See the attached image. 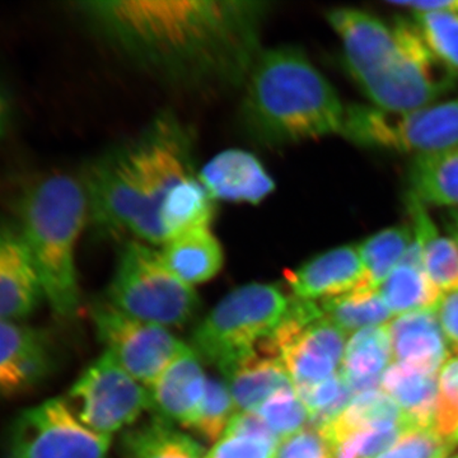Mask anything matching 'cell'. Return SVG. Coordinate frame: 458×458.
I'll use <instances>...</instances> for the list:
<instances>
[{
	"label": "cell",
	"instance_id": "6da1fadb",
	"mask_svg": "<svg viewBox=\"0 0 458 458\" xmlns=\"http://www.w3.org/2000/svg\"><path fill=\"white\" fill-rule=\"evenodd\" d=\"M270 3L262 0L80 2L75 12L106 44L165 82L189 89L245 84L260 55Z\"/></svg>",
	"mask_w": 458,
	"mask_h": 458
},
{
	"label": "cell",
	"instance_id": "7a4b0ae2",
	"mask_svg": "<svg viewBox=\"0 0 458 458\" xmlns=\"http://www.w3.org/2000/svg\"><path fill=\"white\" fill-rule=\"evenodd\" d=\"M198 174L192 132L176 114H157L138 137L90 164L82 180L87 225L99 238L131 234L147 245L164 246L165 210L181 186Z\"/></svg>",
	"mask_w": 458,
	"mask_h": 458
},
{
	"label": "cell",
	"instance_id": "3957f363",
	"mask_svg": "<svg viewBox=\"0 0 458 458\" xmlns=\"http://www.w3.org/2000/svg\"><path fill=\"white\" fill-rule=\"evenodd\" d=\"M327 17L342 41L346 71L373 107L408 113L456 89L457 75L433 55L412 21L387 25L354 8H335Z\"/></svg>",
	"mask_w": 458,
	"mask_h": 458
},
{
	"label": "cell",
	"instance_id": "277c9868",
	"mask_svg": "<svg viewBox=\"0 0 458 458\" xmlns=\"http://www.w3.org/2000/svg\"><path fill=\"white\" fill-rule=\"evenodd\" d=\"M243 89L241 123L262 146L342 134L346 106L333 84L297 47L262 50Z\"/></svg>",
	"mask_w": 458,
	"mask_h": 458
},
{
	"label": "cell",
	"instance_id": "5b68a950",
	"mask_svg": "<svg viewBox=\"0 0 458 458\" xmlns=\"http://www.w3.org/2000/svg\"><path fill=\"white\" fill-rule=\"evenodd\" d=\"M20 218L45 300L60 318H73L81 302L75 249L89 222L83 181L62 174L38 181L23 195Z\"/></svg>",
	"mask_w": 458,
	"mask_h": 458
},
{
	"label": "cell",
	"instance_id": "8992f818",
	"mask_svg": "<svg viewBox=\"0 0 458 458\" xmlns=\"http://www.w3.org/2000/svg\"><path fill=\"white\" fill-rule=\"evenodd\" d=\"M291 297L279 286L251 283L234 289L195 328L191 348L222 373L269 339L288 312Z\"/></svg>",
	"mask_w": 458,
	"mask_h": 458
},
{
	"label": "cell",
	"instance_id": "52a82bcc",
	"mask_svg": "<svg viewBox=\"0 0 458 458\" xmlns=\"http://www.w3.org/2000/svg\"><path fill=\"white\" fill-rule=\"evenodd\" d=\"M107 302L125 315L165 328L188 324L200 307L197 291L171 273L158 250L137 240L128 241L120 251Z\"/></svg>",
	"mask_w": 458,
	"mask_h": 458
},
{
	"label": "cell",
	"instance_id": "ba28073f",
	"mask_svg": "<svg viewBox=\"0 0 458 458\" xmlns=\"http://www.w3.org/2000/svg\"><path fill=\"white\" fill-rule=\"evenodd\" d=\"M342 135L360 147L414 157L443 152L458 146V98L399 114L351 105Z\"/></svg>",
	"mask_w": 458,
	"mask_h": 458
},
{
	"label": "cell",
	"instance_id": "9c48e42d",
	"mask_svg": "<svg viewBox=\"0 0 458 458\" xmlns=\"http://www.w3.org/2000/svg\"><path fill=\"white\" fill-rule=\"evenodd\" d=\"M345 337L315 301L291 297L288 312L270 342L291 376L295 393H300L337 372Z\"/></svg>",
	"mask_w": 458,
	"mask_h": 458
},
{
	"label": "cell",
	"instance_id": "30bf717a",
	"mask_svg": "<svg viewBox=\"0 0 458 458\" xmlns=\"http://www.w3.org/2000/svg\"><path fill=\"white\" fill-rule=\"evenodd\" d=\"M65 400L84 426L107 437L134 426L150 409L149 390L107 352L84 369Z\"/></svg>",
	"mask_w": 458,
	"mask_h": 458
},
{
	"label": "cell",
	"instance_id": "8fae6325",
	"mask_svg": "<svg viewBox=\"0 0 458 458\" xmlns=\"http://www.w3.org/2000/svg\"><path fill=\"white\" fill-rule=\"evenodd\" d=\"M111 437L93 432L64 399L21 412L11 428L7 458H108Z\"/></svg>",
	"mask_w": 458,
	"mask_h": 458
},
{
	"label": "cell",
	"instance_id": "7c38bea8",
	"mask_svg": "<svg viewBox=\"0 0 458 458\" xmlns=\"http://www.w3.org/2000/svg\"><path fill=\"white\" fill-rule=\"evenodd\" d=\"M98 339L126 372L149 388L182 346L170 328L131 318L102 302L93 309Z\"/></svg>",
	"mask_w": 458,
	"mask_h": 458
},
{
	"label": "cell",
	"instance_id": "4fadbf2b",
	"mask_svg": "<svg viewBox=\"0 0 458 458\" xmlns=\"http://www.w3.org/2000/svg\"><path fill=\"white\" fill-rule=\"evenodd\" d=\"M53 369L47 336L22 321L0 319V397L41 384Z\"/></svg>",
	"mask_w": 458,
	"mask_h": 458
},
{
	"label": "cell",
	"instance_id": "5bb4252c",
	"mask_svg": "<svg viewBox=\"0 0 458 458\" xmlns=\"http://www.w3.org/2000/svg\"><path fill=\"white\" fill-rule=\"evenodd\" d=\"M208 377L191 346L182 344L174 360L150 386V409L155 417L191 428L203 403Z\"/></svg>",
	"mask_w": 458,
	"mask_h": 458
},
{
	"label": "cell",
	"instance_id": "9a60e30c",
	"mask_svg": "<svg viewBox=\"0 0 458 458\" xmlns=\"http://www.w3.org/2000/svg\"><path fill=\"white\" fill-rule=\"evenodd\" d=\"M285 280L293 297L315 302L369 288L360 250L351 245L313 256L297 269L286 271Z\"/></svg>",
	"mask_w": 458,
	"mask_h": 458
},
{
	"label": "cell",
	"instance_id": "2e32d148",
	"mask_svg": "<svg viewBox=\"0 0 458 458\" xmlns=\"http://www.w3.org/2000/svg\"><path fill=\"white\" fill-rule=\"evenodd\" d=\"M199 179L216 201L256 205L276 190V181L258 157L242 149L214 156L199 171Z\"/></svg>",
	"mask_w": 458,
	"mask_h": 458
},
{
	"label": "cell",
	"instance_id": "e0dca14e",
	"mask_svg": "<svg viewBox=\"0 0 458 458\" xmlns=\"http://www.w3.org/2000/svg\"><path fill=\"white\" fill-rule=\"evenodd\" d=\"M45 300L38 271L18 232L0 228V319L22 321Z\"/></svg>",
	"mask_w": 458,
	"mask_h": 458
},
{
	"label": "cell",
	"instance_id": "ac0fdd59",
	"mask_svg": "<svg viewBox=\"0 0 458 458\" xmlns=\"http://www.w3.org/2000/svg\"><path fill=\"white\" fill-rule=\"evenodd\" d=\"M223 375L227 378L237 411H258L273 394L294 388L270 337Z\"/></svg>",
	"mask_w": 458,
	"mask_h": 458
},
{
	"label": "cell",
	"instance_id": "d6986e66",
	"mask_svg": "<svg viewBox=\"0 0 458 458\" xmlns=\"http://www.w3.org/2000/svg\"><path fill=\"white\" fill-rule=\"evenodd\" d=\"M394 360L428 373H439L450 360V346L436 310L406 313L387 324Z\"/></svg>",
	"mask_w": 458,
	"mask_h": 458
},
{
	"label": "cell",
	"instance_id": "ffe728a7",
	"mask_svg": "<svg viewBox=\"0 0 458 458\" xmlns=\"http://www.w3.org/2000/svg\"><path fill=\"white\" fill-rule=\"evenodd\" d=\"M158 251L171 273L192 288L216 278L225 264L223 247L210 225L188 229Z\"/></svg>",
	"mask_w": 458,
	"mask_h": 458
},
{
	"label": "cell",
	"instance_id": "44dd1931",
	"mask_svg": "<svg viewBox=\"0 0 458 458\" xmlns=\"http://www.w3.org/2000/svg\"><path fill=\"white\" fill-rule=\"evenodd\" d=\"M387 325L363 328L346 344L342 375L352 396L379 390L385 370L394 363Z\"/></svg>",
	"mask_w": 458,
	"mask_h": 458
},
{
	"label": "cell",
	"instance_id": "7402d4cb",
	"mask_svg": "<svg viewBox=\"0 0 458 458\" xmlns=\"http://www.w3.org/2000/svg\"><path fill=\"white\" fill-rule=\"evenodd\" d=\"M381 388L399 405L409 429L433 428L439 373L423 372L394 361L382 376Z\"/></svg>",
	"mask_w": 458,
	"mask_h": 458
},
{
	"label": "cell",
	"instance_id": "603a6c76",
	"mask_svg": "<svg viewBox=\"0 0 458 458\" xmlns=\"http://www.w3.org/2000/svg\"><path fill=\"white\" fill-rule=\"evenodd\" d=\"M406 209L414 237L423 250L424 269L433 284L442 292L458 291V242L437 227L426 205L414 195H406Z\"/></svg>",
	"mask_w": 458,
	"mask_h": 458
},
{
	"label": "cell",
	"instance_id": "cb8c5ba5",
	"mask_svg": "<svg viewBox=\"0 0 458 458\" xmlns=\"http://www.w3.org/2000/svg\"><path fill=\"white\" fill-rule=\"evenodd\" d=\"M409 192L426 207L458 209V146L414 157L408 167Z\"/></svg>",
	"mask_w": 458,
	"mask_h": 458
},
{
	"label": "cell",
	"instance_id": "d4e9b609",
	"mask_svg": "<svg viewBox=\"0 0 458 458\" xmlns=\"http://www.w3.org/2000/svg\"><path fill=\"white\" fill-rule=\"evenodd\" d=\"M120 450L123 458H205L207 454L195 439L157 417L126 430Z\"/></svg>",
	"mask_w": 458,
	"mask_h": 458
},
{
	"label": "cell",
	"instance_id": "484cf974",
	"mask_svg": "<svg viewBox=\"0 0 458 458\" xmlns=\"http://www.w3.org/2000/svg\"><path fill=\"white\" fill-rule=\"evenodd\" d=\"M385 426L406 427L405 418L399 405L387 394L375 390L355 396L335 420L318 429L324 432L334 447L352 434Z\"/></svg>",
	"mask_w": 458,
	"mask_h": 458
},
{
	"label": "cell",
	"instance_id": "4316f807",
	"mask_svg": "<svg viewBox=\"0 0 458 458\" xmlns=\"http://www.w3.org/2000/svg\"><path fill=\"white\" fill-rule=\"evenodd\" d=\"M377 291L394 316L436 310L443 295L424 267L403 262L394 267Z\"/></svg>",
	"mask_w": 458,
	"mask_h": 458
},
{
	"label": "cell",
	"instance_id": "83f0119b",
	"mask_svg": "<svg viewBox=\"0 0 458 458\" xmlns=\"http://www.w3.org/2000/svg\"><path fill=\"white\" fill-rule=\"evenodd\" d=\"M319 306L325 316L345 335L363 328L384 327L393 321L394 315L377 289H357L351 293L319 301Z\"/></svg>",
	"mask_w": 458,
	"mask_h": 458
},
{
	"label": "cell",
	"instance_id": "f1b7e54d",
	"mask_svg": "<svg viewBox=\"0 0 458 458\" xmlns=\"http://www.w3.org/2000/svg\"><path fill=\"white\" fill-rule=\"evenodd\" d=\"M414 240L411 225H394L377 232L358 245L367 284L378 289L403 260Z\"/></svg>",
	"mask_w": 458,
	"mask_h": 458
},
{
	"label": "cell",
	"instance_id": "f546056e",
	"mask_svg": "<svg viewBox=\"0 0 458 458\" xmlns=\"http://www.w3.org/2000/svg\"><path fill=\"white\" fill-rule=\"evenodd\" d=\"M412 23L433 55L458 75V12L412 13Z\"/></svg>",
	"mask_w": 458,
	"mask_h": 458
},
{
	"label": "cell",
	"instance_id": "4dcf8cb0",
	"mask_svg": "<svg viewBox=\"0 0 458 458\" xmlns=\"http://www.w3.org/2000/svg\"><path fill=\"white\" fill-rule=\"evenodd\" d=\"M233 397L227 384L218 379L208 378L203 403L198 417L190 429L209 443H216L222 438L229 421L236 414Z\"/></svg>",
	"mask_w": 458,
	"mask_h": 458
},
{
	"label": "cell",
	"instance_id": "1f68e13d",
	"mask_svg": "<svg viewBox=\"0 0 458 458\" xmlns=\"http://www.w3.org/2000/svg\"><path fill=\"white\" fill-rule=\"evenodd\" d=\"M259 415L280 442L310 424V411L294 388L279 391L258 409Z\"/></svg>",
	"mask_w": 458,
	"mask_h": 458
},
{
	"label": "cell",
	"instance_id": "d6a6232c",
	"mask_svg": "<svg viewBox=\"0 0 458 458\" xmlns=\"http://www.w3.org/2000/svg\"><path fill=\"white\" fill-rule=\"evenodd\" d=\"M409 430L403 426H385L355 433L334 445L333 458H378Z\"/></svg>",
	"mask_w": 458,
	"mask_h": 458
},
{
	"label": "cell",
	"instance_id": "836d02e7",
	"mask_svg": "<svg viewBox=\"0 0 458 458\" xmlns=\"http://www.w3.org/2000/svg\"><path fill=\"white\" fill-rule=\"evenodd\" d=\"M433 429L451 443L458 430V357L445 361L439 372L438 403Z\"/></svg>",
	"mask_w": 458,
	"mask_h": 458
},
{
	"label": "cell",
	"instance_id": "e575fe53",
	"mask_svg": "<svg viewBox=\"0 0 458 458\" xmlns=\"http://www.w3.org/2000/svg\"><path fill=\"white\" fill-rule=\"evenodd\" d=\"M454 445L433 428H412L378 458H450Z\"/></svg>",
	"mask_w": 458,
	"mask_h": 458
},
{
	"label": "cell",
	"instance_id": "d590c367",
	"mask_svg": "<svg viewBox=\"0 0 458 458\" xmlns=\"http://www.w3.org/2000/svg\"><path fill=\"white\" fill-rule=\"evenodd\" d=\"M279 445L276 437L225 434L205 458H276Z\"/></svg>",
	"mask_w": 458,
	"mask_h": 458
},
{
	"label": "cell",
	"instance_id": "8d00e7d4",
	"mask_svg": "<svg viewBox=\"0 0 458 458\" xmlns=\"http://www.w3.org/2000/svg\"><path fill=\"white\" fill-rule=\"evenodd\" d=\"M334 447L318 428L307 426L280 442L276 458H333Z\"/></svg>",
	"mask_w": 458,
	"mask_h": 458
},
{
	"label": "cell",
	"instance_id": "74e56055",
	"mask_svg": "<svg viewBox=\"0 0 458 458\" xmlns=\"http://www.w3.org/2000/svg\"><path fill=\"white\" fill-rule=\"evenodd\" d=\"M436 313L448 346L458 357V291L443 294Z\"/></svg>",
	"mask_w": 458,
	"mask_h": 458
},
{
	"label": "cell",
	"instance_id": "f35d334b",
	"mask_svg": "<svg viewBox=\"0 0 458 458\" xmlns=\"http://www.w3.org/2000/svg\"><path fill=\"white\" fill-rule=\"evenodd\" d=\"M396 8L408 9L411 13H428V12H458V0H405V2H388Z\"/></svg>",
	"mask_w": 458,
	"mask_h": 458
},
{
	"label": "cell",
	"instance_id": "ab89813d",
	"mask_svg": "<svg viewBox=\"0 0 458 458\" xmlns=\"http://www.w3.org/2000/svg\"><path fill=\"white\" fill-rule=\"evenodd\" d=\"M445 233L450 234L458 242V209L448 210L443 216Z\"/></svg>",
	"mask_w": 458,
	"mask_h": 458
},
{
	"label": "cell",
	"instance_id": "60d3db41",
	"mask_svg": "<svg viewBox=\"0 0 458 458\" xmlns=\"http://www.w3.org/2000/svg\"><path fill=\"white\" fill-rule=\"evenodd\" d=\"M9 122V105L7 98L0 90V138L4 134Z\"/></svg>",
	"mask_w": 458,
	"mask_h": 458
},
{
	"label": "cell",
	"instance_id": "b9f144b4",
	"mask_svg": "<svg viewBox=\"0 0 458 458\" xmlns=\"http://www.w3.org/2000/svg\"><path fill=\"white\" fill-rule=\"evenodd\" d=\"M452 443H454V445H458V430L456 434H454V438H452Z\"/></svg>",
	"mask_w": 458,
	"mask_h": 458
},
{
	"label": "cell",
	"instance_id": "7bdbcfd3",
	"mask_svg": "<svg viewBox=\"0 0 458 458\" xmlns=\"http://www.w3.org/2000/svg\"><path fill=\"white\" fill-rule=\"evenodd\" d=\"M454 458H458V456H456V457H454Z\"/></svg>",
	"mask_w": 458,
	"mask_h": 458
}]
</instances>
